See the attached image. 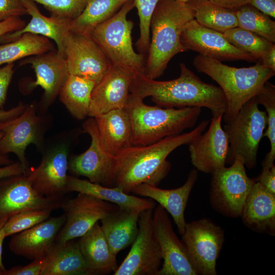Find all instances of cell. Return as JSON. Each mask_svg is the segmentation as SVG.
Instances as JSON below:
<instances>
[{"mask_svg": "<svg viewBox=\"0 0 275 275\" xmlns=\"http://www.w3.org/2000/svg\"><path fill=\"white\" fill-rule=\"evenodd\" d=\"M134 7V0H127L117 13L95 27L90 35L112 65L134 74H144V54L133 49V23L127 19V14Z\"/></svg>", "mask_w": 275, "mask_h": 275, "instance_id": "cell-6", "label": "cell"}, {"mask_svg": "<svg viewBox=\"0 0 275 275\" xmlns=\"http://www.w3.org/2000/svg\"><path fill=\"white\" fill-rule=\"evenodd\" d=\"M44 6L51 15L68 18H76L84 9L88 0H31Z\"/></svg>", "mask_w": 275, "mask_h": 275, "instance_id": "cell-40", "label": "cell"}, {"mask_svg": "<svg viewBox=\"0 0 275 275\" xmlns=\"http://www.w3.org/2000/svg\"><path fill=\"white\" fill-rule=\"evenodd\" d=\"M198 177V171L193 169L182 186L174 189H165L147 183L141 184L131 191L136 195L147 197L156 201L172 216L180 235L184 232L186 223L184 212L188 198Z\"/></svg>", "mask_w": 275, "mask_h": 275, "instance_id": "cell-23", "label": "cell"}, {"mask_svg": "<svg viewBox=\"0 0 275 275\" xmlns=\"http://www.w3.org/2000/svg\"><path fill=\"white\" fill-rule=\"evenodd\" d=\"M238 26L275 42V22L250 4L236 10Z\"/></svg>", "mask_w": 275, "mask_h": 275, "instance_id": "cell-36", "label": "cell"}, {"mask_svg": "<svg viewBox=\"0 0 275 275\" xmlns=\"http://www.w3.org/2000/svg\"><path fill=\"white\" fill-rule=\"evenodd\" d=\"M224 34L232 45L250 53L257 61L263 59L275 46L265 38L239 26L229 29Z\"/></svg>", "mask_w": 275, "mask_h": 275, "instance_id": "cell-35", "label": "cell"}, {"mask_svg": "<svg viewBox=\"0 0 275 275\" xmlns=\"http://www.w3.org/2000/svg\"><path fill=\"white\" fill-rule=\"evenodd\" d=\"M71 191L91 195L115 204L120 208L135 209L143 211L154 209L155 207V203L151 199H146L130 195L116 186H105L89 180L68 176L67 192Z\"/></svg>", "mask_w": 275, "mask_h": 275, "instance_id": "cell-29", "label": "cell"}, {"mask_svg": "<svg viewBox=\"0 0 275 275\" xmlns=\"http://www.w3.org/2000/svg\"><path fill=\"white\" fill-rule=\"evenodd\" d=\"M265 188L275 194V166L270 168H262L261 174L255 179Z\"/></svg>", "mask_w": 275, "mask_h": 275, "instance_id": "cell-45", "label": "cell"}, {"mask_svg": "<svg viewBox=\"0 0 275 275\" xmlns=\"http://www.w3.org/2000/svg\"><path fill=\"white\" fill-rule=\"evenodd\" d=\"M13 62L0 68V108H3L6 100L7 90L14 73Z\"/></svg>", "mask_w": 275, "mask_h": 275, "instance_id": "cell-43", "label": "cell"}, {"mask_svg": "<svg viewBox=\"0 0 275 275\" xmlns=\"http://www.w3.org/2000/svg\"><path fill=\"white\" fill-rule=\"evenodd\" d=\"M26 173V172L19 161L0 167V179L14 176L21 175Z\"/></svg>", "mask_w": 275, "mask_h": 275, "instance_id": "cell-48", "label": "cell"}, {"mask_svg": "<svg viewBox=\"0 0 275 275\" xmlns=\"http://www.w3.org/2000/svg\"><path fill=\"white\" fill-rule=\"evenodd\" d=\"M26 106V105L20 104L17 106L7 111H5L3 108H0V120L12 119L17 117L23 112ZM3 135V133L0 131V139ZM13 162L5 155L0 154V166L8 165Z\"/></svg>", "mask_w": 275, "mask_h": 275, "instance_id": "cell-44", "label": "cell"}, {"mask_svg": "<svg viewBox=\"0 0 275 275\" xmlns=\"http://www.w3.org/2000/svg\"><path fill=\"white\" fill-rule=\"evenodd\" d=\"M20 63L31 64L34 69L36 79L30 88L39 86L44 89L42 106L46 108L58 96L69 74L64 57L54 49L28 58Z\"/></svg>", "mask_w": 275, "mask_h": 275, "instance_id": "cell-22", "label": "cell"}, {"mask_svg": "<svg viewBox=\"0 0 275 275\" xmlns=\"http://www.w3.org/2000/svg\"><path fill=\"white\" fill-rule=\"evenodd\" d=\"M82 128L91 136L90 147L84 152L73 156L68 161V170L82 176L91 182L114 187L117 171L116 157L107 152L100 142L95 119L86 120Z\"/></svg>", "mask_w": 275, "mask_h": 275, "instance_id": "cell-10", "label": "cell"}, {"mask_svg": "<svg viewBox=\"0 0 275 275\" xmlns=\"http://www.w3.org/2000/svg\"><path fill=\"white\" fill-rule=\"evenodd\" d=\"M160 0H134L140 18V37L135 43L139 53H147L150 41V22Z\"/></svg>", "mask_w": 275, "mask_h": 275, "instance_id": "cell-39", "label": "cell"}, {"mask_svg": "<svg viewBox=\"0 0 275 275\" xmlns=\"http://www.w3.org/2000/svg\"><path fill=\"white\" fill-rule=\"evenodd\" d=\"M152 224L163 260L157 275H197L182 241L173 230L168 212L160 205L153 209Z\"/></svg>", "mask_w": 275, "mask_h": 275, "instance_id": "cell-16", "label": "cell"}, {"mask_svg": "<svg viewBox=\"0 0 275 275\" xmlns=\"http://www.w3.org/2000/svg\"><path fill=\"white\" fill-rule=\"evenodd\" d=\"M133 76L132 72L112 65L93 89L88 116L95 118L114 109L125 108Z\"/></svg>", "mask_w": 275, "mask_h": 275, "instance_id": "cell-20", "label": "cell"}, {"mask_svg": "<svg viewBox=\"0 0 275 275\" xmlns=\"http://www.w3.org/2000/svg\"><path fill=\"white\" fill-rule=\"evenodd\" d=\"M28 14L20 0H0V22Z\"/></svg>", "mask_w": 275, "mask_h": 275, "instance_id": "cell-42", "label": "cell"}, {"mask_svg": "<svg viewBox=\"0 0 275 275\" xmlns=\"http://www.w3.org/2000/svg\"><path fill=\"white\" fill-rule=\"evenodd\" d=\"M222 118H212L208 129L188 144L191 162L197 171L212 174L225 167L229 142Z\"/></svg>", "mask_w": 275, "mask_h": 275, "instance_id": "cell-19", "label": "cell"}, {"mask_svg": "<svg viewBox=\"0 0 275 275\" xmlns=\"http://www.w3.org/2000/svg\"><path fill=\"white\" fill-rule=\"evenodd\" d=\"M193 10L195 19L201 25L224 33L238 26L236 11L225 8L209 0L186 2Z\"/></svg>", "mask_w": 275, "mask_h": 275, "instance_id": "cell-33", "label": "cell"}, {"mask_svg": "<svg viewBox=\"0 0 275 275\" xmlns=\"http://www.w3.org/2000/svg\"><path fill=\"white\" fill-rule=\"evenodd\" d=\"M222 7L236 10L240 7L250 4L251 0H209Z\"/></svg>", "mask_w": 275, "mask_h": 275, "instance_id": "cell-49", "label": "cell"}, {"mask_svg": "<svg viewBox=\"0 0 275 275\" xmlns=\"http://www.w3.org/2000/svg\"><path fill=\"white\" fill-rule=\"evenodd\" d=\"M25 25V21L20 18V17H11L0 22V37L9 33L19 31Z\"/></svg>", "mask_w": 275, "mask_h": 275, "instance_id": "cell-46", "label": "cell"}, {"mask_svg": "<svg viewBox=\"0 0 275 275\" xmlns=\"http://www.w3.org/2000/svg\"><path fill=\"white\" fill-rule=\"evenodd\" d=\"M127 0H88L82 12L70 21L69 31L90 35L98 25L107 20Z\"/></svg>", "mask_w": 275, "mask_h": 275, "instance_id": "cell-32", "label": "cell"}, {"mask_svg": "<svg viewBox=\"0 0 275 275\" xmlns=\"http://www.w3.org/2000/svg\"><path fill=\"white\" fill-rule=\"evenodd\" d=\"M153 209L141 212L137 236L114 275H157L162 259L153 232Z\"/></svg>", "mask_w": 275, "mask_h": 275, "instance_id": "cell-11", "label": "cell"}, {"mask_svg": "<svg viewBox=\"0 0 275 275\" xmlns=\"http://www.w3.org/2000/svg\"><path fill=\"white\" fill-rule=\"evenodd\" d=\"M141 211L119 208L100 220L101 229L112 253L115 256L134 241L139 231Z\"/></svg>", "mask_w": 275, "mask_h": 275, "instance_id": "cell-27", "label": "cell"}, {"mask_svg": "<svg viewBox=\"0 0 275 275\" xmlns=\"http://www.w3.org/2000/svg\"><path fill=\"white\" fill-rule=\"evenodd\" d=\"M183 46L187 50L219 61L243 60L256 62V58L232 45L224 33L205 27L195 19L185 27L181 37Z\"/></svg>", "mask_w": 275, "mask_h": 275, "instance_id": "cell-17", "label": "cell"}, {"mask_svg": "<svg viewBox=\"0 0 275 275\" xmlns=\"http://www.w3.org/2000/svg\"><path fill=\"white\" fill-rule=\"evenodd\" d=\"M105 150L117 157L132 146V126L126 108L116 109L94 118Z\"/></svg>", "mask_w": 275, "mask_h": 275, "instance_id": "cell-26", "label": "cell"}, {"mask_svg": "<svg viewBox=\"0 0 275 275\" xmlns=\"http://www.w3.org/2000/svg\"><path fill=\"white\" fill-rule=\"evenodd\" d=\"M64 56L69 74L88 78L96 85L112 66L91 35L69 31L64 41Z\"/></svg>", "mask_w": 275, "mask_h": 275, "instance_id": "cell-13", "label": "cell"}, {"mask_svg": "<svg viewBox=\"0 0 275 275\" xmlns=\"http://www.w3.org/2000/svg\"><path fill=\"white\" fill-rule=\"evenodd\" d=\"M250 4L263 13L275 17V0H251Z\"/></svg>", "mask_w": 275, "mask_h": 275, "instance_id": "cell-47", "label": "cell"}, {"mask_svg": "<svg viewBox=\"0 0 275 275\" xmlns=\"http://www.w3.org/2000/svg\"><path fill=\"white\" fill-rule=\"evenodd\" d=\"M256 97L259 104L266 109L267 126L263 136L268 138L270 146L262 166V168H270L275 159V86L267 81Z\"/></svg>", "mask_w": 275, "mask_h": 275, "instance_id": "cell-37", "label": "cell"}, {"mask_svg": "<svg viewBox=\"0 0 275 275\" xmlns=\"http://www.w3.org/2000/svg\"><path fill=\"white\" fill-rule=\"evenodd\" d=\"M209 123L203 120L191 131L166 137L143 146H131L117 157L115 186L129 194L135 186L147 183L158 186L167 176L171 163L167 160L177 148L199 138Z\"/></svg>", "mask_w": 275, "mask_h": 275, "instance_id": "cell-2", "label": "cell"}, {"mask_svg": "<svg viewBox=\"0 0 275 275\" xmlns=\"http://www.w3.org/2000/svg\"><path fill=\"white\" fill-rule=\"evenodd\" d=\"M179 77L158 81L144 74H134L130 93L144 99L151 97L156 105L167 108L206 107L212 118L223 117L227 100L219 87L203 81L184 63L180 64Z\"/></svg>", "mask_w": 275, "mask_h": 275, "instance_id": "cell-1", "label": "cell"}, {"mask_svg": "<svg viewBox=\"0 0 275 275\" xmlns=\"http://www.w3.org/2000/svg\"><path fill=\"white\" fill-rule=\"evenodd\" d=\"M5 269H3L0 267V275H3L4 271Z\"/></svg>", "mask_w": 275, "mask_h": 275, "instance_id": "cell-52", "label": "cell"}, {"mask_svg": "<svg viewBox=\"0 0 275 275\" xmlns=\"http://www.w3.org/2000/svg\"><path fill=\"white\" fill-rule=\"evenodd\" d=\"M260 61L265 67L275 71V46L272 47L267 55Z\"/></svg>", "mask_w": 275, "mask_h": 275, "instance_id": "cell-50", "label": "cell"}, {"mask_svg": "<svg viewBox=\"0 0 275 275\" xmlns=\"http://www.w3.org/2000/svg\"><path fill=\"white\" fill-rule=\"evenodd\" d=\"M131 123L133 146H143L166 137L181 134L194 127L201 108H167L148 105L143 99L130 93L126 107Z\"/></svg>", "mask_w": 275, "mask_h": 275, "instance_id": "cell-5", "label": "cell"}, {"mask_svg": "<svg viewBox=\"0 0 275 275\" xmlns=\"http://www.w3.org/2000/svg\"><path fill=\"white\" fill-rule=\"evenodd\" d=\"M68 149L64 144L48 151L39 165L29 169L33 188L39 194L50 198H62L67 192Z\"/></svg>", "mask_w": 275, "mask_h": 275, "instance_id": "cell-18", "label": "cell"}, {"mask_svg": "<svg viewBox=\"0 0 275 275\" xmlns=\"http://www.w3.org/2000/svg\"><path fill=\"white\" fill-rule=\"evenodd\" d=\"M63 201L37 193L27 173L0 179V223L26 210L60 208Z\"/></svg>", "mask_w": 275, "mask_h": 275, "instance_id": "cell-14", "label": "cell"}, {"mask_svg": "<svg viewBox=\"0 0 275 275\" xmlns=\"http://www.w3.org/2000/svg\"><path fill=\"white\" fill-rule=\"evenodd\" d=\"M209 199L213 208L231 218L240 217L255 179L246 174L244 161L237 156L231 166L211 174Z\"/></svg>", "mask_w": 275, "mask_h": 275, "instance_id": "cell-8", "label": "cell"}, {"mask_svg": "<svg viewBox=\"0 0 275 275\" xmlns=\"http://www.w3.org/2000/svg\"><path fill=\"white\" fill-rule=\"evenodd\" d=\"M50 253L45 257L33 260L25 266H16L8 270L5 269L3 275H43L49 262Z\"/></svg>", "mask_w": 275, "mask_h": 275, "instance_id": "cell-41", "label": "cell"}, {"mask_svg": "<svg viewBox=\"0 0 275 275\" xmlns=\"http://www.w3.org/2000/svg\"><path fill=\"white\" fill-rule=\"evenodd\" d=\"M52 211L49 208L30 209L13 215L3 227L5 237L27 230L45 221Z\"/></svg>", "mask_w": 275, "mask_h": 275, "instance_id": "cell-38", "label": "cell"}, {"mask_svg": "<svg viewBox=\"0 0 275 275\" xmlns=\"http://www.w3.org/2000/svg\"><path fill=\"white\" fill-rule=\"evenodd\" d=\"M49 39L43 36L24 33L17 39L0 45V65L54 49Z\"/></svg>", "mask_w": 275, "mask_h": 275, "instance_id": "cell-34", "label": "cell"}, {"mask_svg": "<svg viewBox=\"0 0 275 275\" xmlns=\"http://www.w3.org/2000/svg\"><path fill=\"white\" fill-rule=\"evenodd\" d=\"M259 105L256 97L252 98L223 127L229 142L227 163L231 164L240 156L245 167H256L259 144L267 126L266 112L260 110Z\"/></svg>", "mask_w": 275, "mask_h": 275, "instance_id": "cell-7", "label": "cell"}, {"mask_svg": "<svg viewBox=\"0 0 275 275\" xmlns=\"http://www.w3.org/2000/svg\"><path fill=\"white\" fill-rule=\"evenodd\" d=\"M249 229L271 236L275 235V194L260 182H254L240 215Z\"/></svg>", "mask_w": 275, "mask_h": 275, "instance_id": "cell-24", "label": "cell"}, {"mask_svg": "<svg viewBox=\"0 0 275 275\" xmlns=\"http://www.w3.org/2000/svg\"><path fill=\"white\" fill-rule=\"evenodd\" d=\"M182 242L197 275H216V261L225 242V232L207 218L187 223Z\"/></svg>", "mask_w": 275, "mask_h": 275, "instance_id": "cell-9", "label": "cell"}, {"mask_svg": "<svg viewBox=\"0 0 275 275\" xmlns=\"http://www.w3.org/2000/svg\"><path fill=\"white\" fill-rule=\"evenodd\" d=\"M5 224L4 223H0V267L3 269H5L2 259L3 242L4 239L6 238L3 232L2 228Z\"/></svg>", "mask_w": 275, "mask_h": 275, "instance_id": "cell-51", "label": "cell"}, {"mask_svg": "<svg viewBox=\"0 0 275 275\" xmlns=\"http://www.w3.org/2000/svg\"><path fill=\"white\" fill-rule=\"evenodd\" d=\"M78 243L90 274L109 273L117 269L116 256L98 222L80 237Z\"/></svg>", "mask_w": 275, "mask_h": 275, "instance_id": "cell-28", "label": "cell"}, {"mask_svg": "<svg viewBox=\"0 0 275 275\" xmlns=\"http://www.w3.org/2000/svg\"><path fill=\"white\" fill-rule=\"evenodd\" d=\"M194 19V11L187 3L158 2L150 22L152 36L145 64V76L153 79L159 77L173 57L187 51L181 37L187 24Z\"/></svg>", "mask_w": 275, "mask_h": 275, "instance_id": "cell-3", "label": "cell"}, {"mask_svg": "<svg viewBox=\"0 0 275 275\" xmlns=\"http://www.w3.org/2000/svg\"><path fill=\"white\" fill-rule=\"evenodd\" d=\"M195 69L216 81L227 100V109L223 116L225 123L234 118L243 105L256 96L275 71L258 60L254 66L237 68L224 64L217 60L201 54L193 61Z\"/></svg>", "mask_w": 275, "mask_h": 275, "instance_id": "cell-4", "label": "cell"}, {"mask_svg": "<svg viewBox=\"0 0 275 275\" xmlns=\"http://www.w3.org/2000/svg\"><path fill=\"white\" fill-rule=\"evenodd\" d=\"M96 83L88 78L69 74L59 91L61 101L76 119L88 116L91 95Z\"/></svg>", "mask_w": 275, "mask_h": 275, "instance_id": "cell-30", "label": "cell"}, {"mask_svg": "<svg viewBox=\"0 0 275 275\" xmlns=\"http://www.w3.org/2000/svg\"><path fill=\"white\" fill-rule=\"evenodd\" d=\"M31 17L30 21L22 29L6 34L0 37L1 43H9L19 38L24 33H32L51 39L56 42L58 51L64 57L65 37L69 31L71 19L51 15L48 17L40 12L35 2L20 0Z\"/></svg>", "mask_w": 275, "mask_h": 275, "instance_id": "cell-25", "label": "cell"}, {"mask_svg": "<svg viewBox=\"0 0 275 275\" xmlns=\"http://www.w3.org/2000/svg\"><path fill=\"white\" fill-rule=\"evenodd\" d=\"M66 221L65 214L52 217L17 233L9 244L16 255L35 260L47 256L52 250L57 236Z\"/></svg>", "mask_w": 275, "mask_h": 275, "instance_id": "cell-21", "label": "cell"}, {"mask_svg": "<svg viewBox=\"0 0 275 275\" xmlns=\"http://www.w3.org/2000/svg\"><path fill=\"white\" fill-rule=\"evenodd\" d=\"M119 208L113 203L80 193L72 199L63 201L60 208L64 211L66 221L57 236L56 242L64 243L81 237L98 221Z\"/></svg>", "mask_w": 275, "mask_h": 275, "instance_id": "cell-12", "label": "cell"}, {"mask_svg": "<svg viewBox=\"0 0 275 275\" xmlns=\"http://www.w3.org/2000/svg\"><path fill=\"white\" fill-rule=\"evenodd\" d=\"M176 1L186 3V2H188V1H189L190 0H176Z\"/></svg>", "mask_w": 275, "mask_h": 275, "instance_id": "cell-53", "label": "cell"}, {"mask_svg": "<svg viewBox=\"0 0 275 275\" xmlns=\"http://www.w3.org/2000/svg\"><path fill=\"white\" fill-rule=\"evenodd\" d=\"M78 242H56L43 275H90Z\"/></svg>", "mask_w": 275, "mask_h": 275, "instance_id": "cell-31", "label": "cell"}, {"mask_svg": "<svg viewBox=\"0 0 275 275\" xmlns=\"http://www.w3.org/2000/svg\"><path fill=\"white\" fill-rule=\"evenodd\" d=\"M42 123L34 104L26 105L23 112L16 117L0 120V131L3 134L0 139V154H15L27 173L29 162L25 151L31 144L41 146Z\"/></svg>", "mask_w": 275, "mask_h": 275, "instance_id": "cell-15", "label": "cell"}]
</instances>
